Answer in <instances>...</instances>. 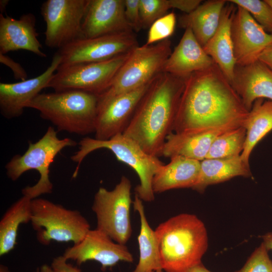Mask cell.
<instances>
[{
  "instance_id": "obj_1",
  "label": "cell",
  "mask_w": 272,
  "mask_h": 272,
  "mask_svg": "<svg viewBox=\"0 0 272 272\" xmlns=\"http://www.w3.org/2000/svg\"><path fill=\"white\" fill-rule=\"evenodd\" d=\"M248 112L214 63L185 79L172 132L191 133L238 127Z\"/></svg>"
},
{
  "instance_id": "obj_2",
  "label": "cell",
  "mask_w": 272,
  "mask_h": 272,
  "mask_svg": "<svg viewBox=\"0 0 272 272\" xmlns=\"http://www.w3.org/2000/svg\"><path fill=\"white\" fill-rule=\"evenodd\" d=\"M185 79L162 72L152 81L123 134L147 153L162 156L167 136L172 132Z\"/></svg>"
},
{
  "instance_id": "obj_3",
  "label": "cell",
  "mask_w": 272,
  "mask_h": 272,
  "mask_svg": "<svg viewBox=\"0 0 272 272\" xmlns=\"http://www.w3.org/2000/svg\"><path fill=\"white\" fill-rule=\"evenodd\" d=\"M155 230L165 272H187L201 262L208 237L204 223L196 216L180 214L162 222Z\"/></svg>"
},
{
  "instance_id": "obj_4",
  "label": "cell",
  "mask_w": 272,
  "mask_h": 272,
  "mask_svg": "<svg viewBox=\"0 0 272 272\" xmlns=\"http://www.w3.org/2000/svg\"><path fill=\"white\" fill-rule=\"evenodd\" d=\"M98 96L77 90L40 93L26 108L38 110L40 116L57 130L86 135L94 132Z\"/></svg>"
},
{
  "instance_id": "obj_5",
  "label": "cell",
  "mask_w": 272,
  "mask_h": 272,
  "mask_svg": "<svg viewBox=\"0 0 272 272\" xmlns=\"http://www.w3.org/2000/svg\"><path fill=\"white\" fill-rule=\"evenodd\" d=\"M78 145L79 150L71 157L72 161L77 163L74 178L77 176L80 165L86 156L96 150L106 149L112 152L118 161L128 165L137 173L140 183L134 189L135 194L143 201L154 200L153 179L164 164L158 157L146 152L135 141L123 133L105 141L86 137Z\"/></svg>"
},
{
  "instance_id": "obj_6",
  "label": "cell",
  "mask_w": 272,
  "mask_h": 272,
  "mask_svg": "<svg viewBox=\"0 0 272 272\" xmlns=\"http://www.w3.org/2000/svg\"><path fill=\"white\" fill-rule=\"evenodd\" d=\"M77 145V142L70 138L59 139L57 131L49 126L37 142L29 143L23 155L14 156L7 163L5 166L7 175L12 181H16L25 172L36 170L40 174L38 181L35 185L22 189V195L33 199L42 194L51 193L53 184L49 176L50 165L62 149Z\"/></svg>"
},
{
  "instance_id": "obj_7",
  "label": "cell",
  "mask_w": 272,
  "mask_h": 272,
  "mask_svg": "<svg viewBox=\"0 0 272 272\" xmlns=\"http://www.w3.org/2000/svg\"><path fill=\"white\" fill-rule=\"evenodd\" d=\"M31 223L38 241L48 245L51 241H81L91 229L88 220L77 210H71L48 199L36 198L31 201Z\"/></svg>"
},
{
  "instance_id": "obj_8",
  "label": "cell",
  "mask_w": 272,
  "mask_h": 272,
  "mask_svg": "<svg viewBox=\"0 0 272 272\" xmlns=\"http://www.w3.org/2000/svg\"><path fill=\"white\" fill-rule=\"evenodd\" d=\"M171 42L166 39L155 44L137 46L113 79L109 88L98 96L105 100L135 90L150 82L162 73L172 52Z\"/></svg>"
},
{
  "instance_id": "obj_9",
  "label": "cell",
  "mask_w": 272,
  "mask_h": 272,
  "mask_svg": "<svg viewBox=\"0 0 272 272\" xmlns=\"http://www.w3.org/2000/svg\"><path fill=\"white\" fill-rule=\"evenodd\" d=\"M131 188L130 180L122 176L112 190L100 187L94 195L92 206L97 218L96 228L115 242L124 245L132 234Z\"/></svg>"
},
{
  "instance_id": "obj_10",
  "label": "cell",
  "mask_w": 272,
  "mask_h": 272,
  "mask_svg": "<svg viewBox=\"0 0 272 272\" xmlns=\"http://www.w3.org/2000/svg\"><path fill=\"white\" fill-rule=\"evenodd\" d=\"M130 52L102 61L59 67L48 87L56 92L77 90L98 96L109 88Z\"/></svg>"
},
{
  "instance_id": "obj_11",
  "label": "cell",
  "mask_w": 272,
  "mask_h": 272,
  "mask_svg": "<svg viewBox=\"0 0 272 272\" xmlns=\"http://www.w3.org/2000/svg\"><path fill=\"white\" fill-rule=\"evenodd\" d=\"M89 0H47L41 6L45 44L59 49L84 38L82 22Z\"/></svg>"
},
{
  "instance_id": "obj_12",
  "label": "cell",
  "mask_w": 272,
  "mask_h": 272,
  "mask_svg": "<svg viewBox=\"0 0 272 272\" xmlns=\"http://www.w3.org/2000/svg\"><path fill=\"white\" fill-rule=\"evenodd\" d=\"M132 31L78 39L59 49V67L100 62L128 53L138 46Z\"/></svg>"
},
{
  "instance_id": "obj_13",
  "label": "cell",
  "mask_w": 272,
  "mask_h": 272,
  "mask_svg": "<svg viewBox=\"0 0 272 272\" xmlns=\"http://www.w3.org/2000/svg\"><path fill=\"white\" fill-rule=\"evenodd\" d=\"M152 81L135 90L115 97L105 100L98 99L94 130L95 139L108 140L123 133Z\"/></svg>"
},
{
  "instance_id": "obj_14",
  "label": "cell",
  "mask_w": 272,
  "mask_h": 272,
  "mask_svg": "<svg viewBox=\"0 0 272 272\" xmlns=\"http://www.w3.org/2000/svg\"><path fill=\"white\" fill-rule=\"evenodd\" d=\"M62 255L78 265L88 260L99 262L102 270L115 266L120 261L132 262L133 257L124 244L113 241L103 231L90 229L79 243L67 248Z\"/></svg>"
},
{
  "instance_id": "obj_15",
  "label": "cell",
  "mask_w": 272,
  "mask_h": 272,
  "mask_svg": "<svg viewBox=\"0 0 272 272\" xmlns=\"http://www.w3.org/2000/svg\"><path fill=\"white\" fill-rule=\"evenodd\" d=\"M236 7L231 36L236 65L244 66L258 60L263 51L272 44V34L266 32L246 10Z\"/></svg>"
},
{
  "instance_id": "obj_16",
  "label": "cell",
  "mask_w": 272,
  "mask_h": 272,
  "mask_svg": "<svg viewBox=\"0 0 272 272\" xmlns=\"http://www.w3.org/2000/svg\"><path fill=\"white\" fill-rule=\"evenodd\" d=\"M61 57L57 51L49 66L38 76L14 83H0V111L7 119L20 116L27 104L43 89L48 88L50 82L59 66Z\"/></svg>"
},
{
  "instance_id": "obj_17",
  "label": "cell",
  "mask_w": 272,
  "mask_h": 272,
  "mask_svg": "<svg viewBox=\"0 0 272 272\" xmlns=\"http://www.w3.org/2000/svg\"><path fill=\"white\" fill-rule=\"evenodd\" d=\"M86 38L132 31L124 14V0H89L82 22Z\"/></svg>"
},
{
  "instance_id": "obj_18",
  "label": "cell",
  "mask_w": 272,
  "mask_h": 272,
  "mask_svg": "<svg viewBox=\"0 0 272 272\" xmlns=\"http://www.w3.org/2000/svg\"><path fill=\"white\" fill-rule=\"evenodd\" d=\"M36 17L32 13L22 15L19 19L0 14V53L25 50L41 57L42 50L36 29Z\"/></svg>"
},
{
  "instance_id": "obj_19",
  "label": "cell",
  "mask_w": 272,
  "mask_h": 272,
  "mask_svg": "<svg viewBox=\"0 0 272 272\" xmlns=\"http://www.w3.org/2000/svg\"><path fill=\"white\" fill-rule=\"evenodd\" d=\"M231 85L248 111L257 99L272 101V70L259 60L246 65H236Z\"/></svg>"
},
{
  "instance_id": "obj_20",
  "label": "cell",
  "mask_w": 272,
  "mask_h": 272,
  "mask_svg": "<svg viewBox=\"0 0 272 272\" xmlns=\"http://www.w3.org/2000/svg\"><path fill=\"white\" fill-rule=\"evenodd\" d=\"M214 63L191 29L186 28L179 43L166 60L162 72L185 79L192 73L206 69Z\"/></svg>"
},
{
  "instance_id": "obj_21",
  "label": "cell",
  "mask_w": 272,
  "mask_h": 272,
  "mask_svg": "<svg viewBox=\"0 0 272 272\" xmlns=\"http://www.w3.org/2000/svg\"><path fill=\"white\" fill-rule=\"evenodd\" d=\"M236 8L235 4L227 1L215 33L203 47L230 84L236 65L231 36L232 23Z\"/></svg>"
},
{
  "instance_id": "obj_22",
  "label": "cell",
  "mask_w": 272,
  "mask_h": 272,
  "mask_svg": "<svg viewBox=\"0 0 272 272\" xmlns=\"http://www.w3.org/2000/svg\"><path fill=\"white\" fill-rule=\"evenodd\" d=\"M200 161L176 156L170 158L155 175L152 182L154 193L177 188H192L196 183Z\"/></svg>"
},
{
  "instance_id": "obj_23",
  "label": "cell",
  "mask_w": 272,
  "mask_h": 272,
  "mask_svg": "<svg viewBox=\"0 0 272 272\" xmlns=\"http://www.w3.org/2000/svg\"><path fill=\"white\" fill-rule=\"evenodd\" d=\"M233 128H222L191 133L172 132L166 138L162 156L171 158L181 156L201 161L206 158L215 139L222 133Z\"/></svg>"
},
{
  "instance_id": "obj_24",
  "label": "cell",
  "mask_w": 272,
  "mask_h": 272,
  "mask_svg": "<svg viewBox=\"0 0 272 272\" xmlns=\"http://www.w3.org/2000/svg\"><path fill=\"white\" fill-rule=\"evenodd\" d=\"M238 176L252 177L250 166L243 162L240 155L224 158H206L200 161L199 176L192 189L202 193L210 185Z\"/></svg>"
},
{
  "instance_id": "obj_25",
  "label": "cell",
  "mask_w": 272,
  "mask_h": 272,
  "mask_svg": "<svg viewBox=\"0 0 272 272\" xmlns=\"http://www.w3.org/2000/svg\"><path fill=\"white\" fill-rule=\"evenodd\" d=\"M225 0L208 1L201 4L192 12L179 19V25L191 29L196 39L203 47L215 33L220 20Z\"/></svg>"
},
{
  "instance_id": "obj_26",
  "label": "cell",
  "mask_w": 272,
  "mask_h": 272,
  "mask_svg": "<svg viewBox=\"0 0 272 272\" xmlns=\"http://www.w3.org/2000/svg\"><path fill=\"white\" fill-rule=\"evenodd\" d=\"M132 204L139 215L141 224L138 237L139 260L132 272H150L162 269L157 234L147 220L143 200L136 194Z\"/></svg>"
},
{
  "instance_id": "obj_27",
  "label": "cell",
  "mask_w": 272,
  "mask_h": 272,
  "mask_svg": "<svg viewBox=\"0 0 272 272\" xmlns=\"http://www.w3.org/2000/svg\"><path fill=\"white\" fill-rule=\"evenodd\" d=\"M246 129V139L240 156L249 165L250 154L256 145L272 130V101L263 99L255 101L243 123Z\"/></svg>"
},
{
  "instance_id": "obj_28",
  "label": "cell",
  "mask_w": 272,
  "mask_h": 272,
  "mask_svg": "<svg viewBox=\"0 0 272 272\" xmlns=\"http://www.w3.org/2000/svg\"><path fill=\"white\" fill-rule=\"evenodd\" d=\"M32 199L22 195L6 211L0 221V256L15 248L20 226L31 222Z\"/></svg>"
},
{
  "instance_id": "obj_29",
  "label": "cell",
  "mask_w": 272,
  "mask_h": 272,
  "mask_svg": "<svg viewBox=\"0 0 272 272\" xmlns=\"http://www.w3.org/2000/svg\"><path fill=\"white\" fill-rule=\"evenodd\" d=\"M246 133L243 125L222 133L212 143L206 158H224L240 155L244 149Z\"/></svg>"
},
{
  "instance_id": "obj_30",
  "label": "cell",
  "mask_w": 272,
  "mask_h": 272,
  "mask_svg": "<svg viewBox=\"0 0 272 272\" xmlns=\"http://www.w3.org/2000/svg\"><path fill=\"white\" fill-rule=\"evenodd\" d=\"M246 10L255 21L268 33L272 34V8L260 0H230Z\"/></svg>"
},
{
  "instance_id": "obj_31",
  "label": "cell",
  "mask_w": 272,
  "mask_h": 272,
  "mask_svg": "<svg viewBox=\"0 0 272 272\" xmlns=\"http://www.w3.org/2000/svg\"><path fill=\"white\" fill-rule=\"evenodd\" d=\"M170 9L169 0H140V11L142 28L150 27Z\"/></svg>"
},
{
  "instance_id": "obj_32",
  "label": "cell",
  "mask_w": 272,
  "mask_h": 272,
  "mask_svg": "<svg viewBox=\"0 0 272 272\" xmlns=\"http://www.w3.org/2000/svg\"><path fill=\"white\" fill-rule=\"evenodd\" d=\"M176 18L173 12L167 14L154 22L149 28L146 45H152L168 38L173 33Z\"/></svg>"
},
{
  "instance_id": "obj_33",
  "label": "cell",
  "mask_w": 272,
  "mask_h": 272,
  "mask_svg": "<svg viewBox=\"0 0 272 272\" xmlns=\"http://www.w3.org/2000/svg\"><path fill=\"white\" fill-rule=\"evenodd\" d=\"M268 251L262 242L244 266L235 272H272V261L268 256Z\"/></svg>"
},
{
  "instance_id": "obj_34",
  "label": "cell",
  "mask_w": 272,
  "mask_h": 272,
  "mask_svg": "<svg viewBox=\"0 0 272 272\" xmlns=\"http://www.w3.org/2000/svg\"><path fill=\"white\" fill-rule=\"evenodd\" d=\"M140 0H124V14L133 31L138 32L142 28L140 11Z\"/></svg>"
},
{
  "instance_id": "obj_35",
  "label": "cell",
  "mask_w": 272,
  "mask_h": 272,
  "mask_svg": "<svg viewBox=\"0 0 272 272\" xmlns=\"http://www.w3.org/2000/svg\"><path fill=\"white\" fill-rule=\"evenodd\" d=\"M0 62L12 70L16 79L21 80V81L27 80V73L19 63L16 62L6 54L2 53H0Z\"/></svg>"
},
{
  "instance_id": "obj_36",
  "label": "cell",
  "mask_w": 272,
  "mask_h": 272,
  "mask_svg": "<svg viewBox=\"0 0 272 272\" xmlns=\"http://www.w3.org/2000/svg\"><path fill=\"white\" fill-rule=\"evenodd\" d=\"M200 0H169L170 9L179 10L185 14L195 10L201 4Z\"/></svg>"
},
{
  "instance_id": "obj_37",
  "label": "cell",
  "mask_w": 272,
  "mask_h": 272,
  "mask_svg": "<svg viewBox=\"0 0 272 272\" xmlns=\"http://www.w3.org/2000/svg\"><path fill=\"white\" fill-rule=\"evenodd\" d=\"M67 259L62 255L54 257L51 264L54 272H82L77 266L67 262Z\"/></svg>"
},
{
  "instance_id": "obj_38",
  "label": "cell",
  "mask_w": 272,
  "mask_h": 272,
  "mask_svg": "<svg viewBox=\"0 0 272 272\" xmlns=\"http://www.w3.org/2000/svg\"><path fill=\"white\" fill-rule=\"evenodd\" d=\"M258 60L272 70V44L263 51Z\"/></svg>"
},
{
  "instance_id": "obj_39",
  "label": "cell",
  "mask_w": 272,
  "mask_h": 272,
  "mask_svg": "<svg viewBox=\"0 0 272 272\" xmlns=\"http://www.w3.org/2000/svg\"><path fill=\"white\" fill-rule=\"evenodd\" d=\"M262 242L268 250L272 251V231L265 233L261 236Z\"/></svg>"
},
{
  "instance_id": "obj_40",
  "label": "cell",
  "mask_w": 272,
  "mask_h": 272,
  "mask_svg": "<svg viewBox=\"0 0 272 272\" xmlns=\"http://www.w3.org/2000/svg\"><path fill=\"white\" fill-rule=\"evenodd\" d=\"M187 272H212L207 269L201 262L192 268H191Z\"/></svg>"
},
{
  "instance_id": "obj_41",
  "label": "cell",
  "mask_w": 272,
  "mask_h": 272,
  "mask_svg": "<svg viewBox=\"0 0 272 272\" xmlns=\"http://www.w3.org/2000/svg\"><path fill=\"white\" fill-rule=\"evenodd\" d=\"M34 272H54L51 266L44 264L37 268Z\"/></svg>"
},
{
  "instance_id": "obj_42",
  "label": "cell",
  "mask_w": 272,
  "mask_h": 272,
  "mask_svg": "<svg viewBox=\"0 0 272 272\" xmlns=\"http://www.w3.org/2000/svg\"><path fill=\"white\" fill-rule=\"evenodd\" d=\"M8 0H1L0 1V10L1 12H3L5 11L6 7L9 3Z\"/></svg>"
},
{
  "instance_id": "obj_43",
  "label": "cell",
  "mask_w": 272,
  "mask_h": 272,
  "mask_svg": "<svg viewBox=\"0 0 272 272\" xmlns=\"http://www.w3.org/2000/svg\"><path fill=\"white\" fill-rule=\"evenodd\" d=\"M0 272H11L8 266L4 264L0 265Z\"/></svg>"
},
{
  "instance_id": "obj_44",
  "label": "cell",
  "mask_w": 272,
  "mask_h": 272,
  "mask_svg": "<svg viewBox=\"0 0 272 272\" xmlns=\"http://www.w3.org/2000/svg\"><path fill=\"white\" fill-rule=\"evenodd\" d=\"M265 1L272 8V0H265Z\"/></svg>"
},
{
  "instance_id": "obj_45",
  "label": "cell",
  "mask_w": 272,
  "mask_h": 272,
  "mask_svg": "<svg viewBox=\"0 0 272 272\" xmlns=\"http://www.w3.org/2000/svg\"><path fill=\"white\" fill-rule=\"evenodd\" d=\"M150 272H165L162 269H158L155 271H152Z\"/></svg>"
}]
</instances>
